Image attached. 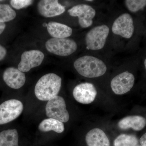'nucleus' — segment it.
<instances>
[{"label": "nucleus", "instance_id": "1", "mask_svg": "<svg viewBox=\"0 0 146 146\" xmlns=\"http://www.w3.org/2000/svg\"><path fill=\"white\" fill-rule=\"evenodd\" d=\"M62 84V79L54 73L43 76L36 82L34 92L37 99L48 101L58 96Z\"/></svg>", "mask_w": 146, "mask_h": 146}, {"label": "nucleus", "instance_id": "2", "mask_svg": "<svg viewBox=\"0 0 146 146\" xmlns=\"http://www.w3.org/2000/svg\"><path fill=\"white\" fill-rule=\"evenodd\" d=\"M74 66L80 75L88 78L101 76L107 71V66L102 60L91 56L79 58L75 61Z\"/></svg>", "mask_w": 146, "mask_h": 146}, {"label": "nucleus", "instance_id": "3", "mask_svg": "<svg viewBox=\"0 0 146 146\" xmlns=\"http://www.w3.org/2000/svg\"><path fill=\"white\" fill-rule=\"evenodd\" d=\"M48 51L60 56H68L75 52L78 46L74 40L70 38H52L45 44Z\"/></svg>", "mask_w": 146, "mask_h": 146}, {"label": "nucleus", "instance_id": "4", "mask_svg": "<svg viewBox=\"0 0 146 146\" xmlns=\"http://www.w3.org/2000/svg\"><path fill=\"white\" fill-rule=\"evenodd\" d=\"M109 28L106 25L95 27L89 31L85 36L87 48L98 50L104 47L109 35Z\"/></svg>", "mask_w": 146, "mask_h": 146}, {"label": "nucleus", "instance_id": "5", "mask_svg": "<svg viewBox=\"0 0 146 146\" xmlns=\"http://www.w3.org/2000/svg\"><path fill=\"white\" fill-rule=\"evenodd\" d=\"M46 114L48 118L66 123L70 119V115L66 108L65 100L57 96L48 101L45 107Z\"/></svg>", "mask_w": 146, "mask_h": 146}, {"label": "nucleus", "instance_id": "6", "mask_svg": "<svg viewBox=\"0 0 146 146\" xmlns=\"http://www.w3.org/2000/svg\"><path fill=\"white\" fill-rule=\"evenodd\" d=\"M22 102L16 99L7 100L0 104V125L6 124L18 118L23 111Z\"/></svg>", "mask_w": 146, "mask_h": 146}, {"label": "nucleus", "instance_id": "7", "mask_svg": "<svg viewBox=\"0 0 146 146\" xmlns=\"http://www.w3.org/2000/svg\"><path fill=\"white\" fill-rule=\"evenodd\" d=\"M70 16L77 17L80 25L83 28L89 27L93 23L96 15V11L91 6L80 4L74 6L68 10Z\"/></svg>", "mask_w": 146, "mask_h": 146}, {"label": "nucleus", "instance_id": "8", "mask_svg": "<svg viewBox=\"0 0 146 146\" xmlns=\"http://www.w3.org/2000/svg\"><path fill=\"white\" fill-rule=\"evenodd\" d=\"M134 31L133 18L127 13L120 15L115 20L112 26L113 33L126 39L132 36Z\"/></svg>", "mask_w": 146, "mask_h": 146}, {"label": "nucleus", "instance_id": "9", "mask_svg": "<svg viewBox=\"0 0 146 146\" xmlns=\"http://www.w3.org/2000/svg\"><path fill=\"white\" fill-rule=\"evenodd\" d=\"M135 77L133 74L125 71L112 79L110 86L115 94L123 95L130 91L133 87Z\"/></svg>", "mask_w": 146, "mask_h": 146}, {"label": "nucleus", "instance_id": "10", "mask_svg": "<svg viewBox=\"0 0 146 146\" xmlns=\"http://www.w3.org/2000/svg\"><path fill=\"white\" fill-rule=\"evenodd\" d=\"M44 54L39 50H31L24 52L21 56L18 69L23 72H27L32 68H36L42 64Z\"/></svg>", "mask_w": 146, "mask_h": 146}, {"label": "nucleus", "instance_id": "11", "mask_svg": "<svg viewBox=\"0 0 146 146\" xmlns=\"http://www.w3.org/2000/svg\"><path fill=\"white\" fill-rule=\"evenodd\" d=\"M97 95L95 86L93 84L88 82L80 84L74 88L73 91L75 99L82 104H89L93 102Z\"/></svg>", "mask_w": 146, "mask_h": 146}, {"label": "nucleus", "instance_id": "12", "mask_svg": "<svg viewBox=\"0 0 146 146\" xmlns=\"http://www.w3.org/2000/svg\"><path fill=\"white\" fill-rule=\"evenodd\" d=\"M37 10L41 16L45 18L55 17L65 12V7L57 0H42L38 2Z\"/></svg>", "mask_w": 146, "mask_h": 146}, {"label": "nucleus", "instance_id": "13", "mask_svg": "<svg viewBox=\"0 0 146 146\" xmlns=\"http://www.w3.org/2000/svg\"><path fill=\"white\" fill-rule=\"evenodd\" d=\"M3 78L7 86L14 89L23 87L26 79L25 73L14 67L6 69L3 74Z\"/></svg>", "mask_w": 146, "mask_h": 146}, {"label": "nucleus", "instance_id": "14", "mask_svg": "<svg viewBox=\"0 0 146 146\" xmlns=\"http://www.w3.org/2000/svg\"><path fill=\"white\" fill-rule=\"evenodd\" d=\"M86 143L88 146H110V143L104 131L99 128H94L86 134Z\"/></svg>", "mask_w": 146, "mask_h": 146}, {"label": "nucleus", "instance_id": "15", "mask_svg": "<svg viewBox=\"0 0 146 146\" xmlns=\"http://www.w3.org/2000/svg\"><path fill=\"white\" fill-rule=\"evenodd\" d=\"M146 125L145 118L138 115L125 117L120 120L118 123V126L121 129L125 130L131 128L136 131L143 129Z\"/></svg>", "mask_w": 146, "mask_h": 146}, {"label": "nucleus", "instance_id": "16", "mask_svg": "<svg viewBox=\"0 0 146 146\" xmlns=\"http://www.w3.org/2000/svg\"><path fill=\"white\" fill-rule=\"evenodd\" d=\"M47 31L53 38H65L71 36L72 30L64 24L51 22L47 24Z\"/></svg>", "mask_w": 146, "mask_h": 146}, {"label": "nucleus", "instance_id": "17", "mask_svg": "<svg viewBox=\"0 0 146 146\" xmlns=\"http://www.w3.org/2000/svg\"><path fill=\"white\" fill-rule=\"evenodd\" d=\"M38 129L41 132L54 131L56 133H63L65 130L63 123L58 120L48 118L43 120L38 125Z\"/></svg>", "mask_w": 146, "mask_h": 146}, {"label": "nucleus", "instance_id": "18", "mask_svg": "<svg viewBox=\"0 0 146 146\" xmlns=\"http://www.w3.org/2000/svg\"><path fill=\"white\" fill-rule=\"evenodd\" d=\"M0 146H19V134L17 129H8L1 131Z\"/></svg>", "mask_w": 146, "mask_h": 146}, {"label": "nucleus", "instance_id": "19", "mask_svg": "<svg viewBox=\"0 0 146 146\" xmlns=\"http://www.w3.org/2000/svg\"><path fill=\"white\" fill-rule=\"evenodd\" d=\"M138 144V138L131 134H121L114 141V146H137Z\"/></svg>", "mask_w": 146, "mask_h": 146}, {"label": "nucleus", "instance_id": "20", "mask_svg": "<svg viewBox=\"0 0 146 146\" xmlns=\"http://www.w3.org/2000/svg\"><path fill=\"white\" fill-rule=\"evenodd\" d=\"M16 13L10 5L0 4V23L8 22L16 18Z\"/></svg>", "mask_w": 146, "mask_h": 146}, {"label": "nucleus", "instance_id": "21", "mask_svg": "<svg viewBox=\"0 0 146 146\" xmlns=\"http://www.w3.org/2000/svg\"><path fill=\"white\" fill-rule=\"evenodd\" d=\"M125 3L127 9L132 13L142 10L146 6V0H126Z\"/></svg>", "mask_w": 146, "mask_h": 146}, {"label": "nucleus", "instance_id": "22", "mask_svg": "<svg viewBox=\"0 0 146 146\" xmlns=\"http://www.w3.org/2000/svg\"><path fill=\"white\" fill-rule=\"evenodd\" d=\"M33 1L31 0H11V5L16 9H21L25 8L32 4Z\"/></svg>", "mask_w": 146, "mask_h": 146}, {"label": "nucleus", "instance_id": "23", "mask_svg": "<svg viewBox=\"0 0 146 146\" xmlns=\"http://www.w3.org/2000/svg\"><path fill=\"white\" fill-rule=\"evenodd\" d=\"M7 50L5 47L0 45V61L3 60L7 55Z\"/></svg>", "mask_w": 146, "mask_h": 146}, {"label": "nucleus", "instance_id": "24", "mask_svg": "<svg viewBox=\"0 0 146 146\" xmlns=\"http://www.w3.org/2000/svg\"><path fill=\"white\" fill-rule=\"evenodd\" d=\"M140 143L142 146H146V132L140 139Z\"/></svg>", "mask_w": 146, "mask_h": 146}, {"label": "nucleus", "instance_id": "25", "mask_svg": "<svg viewBox=\"0 0 146 146\" xmlns=\"http://www.w3.org/2000/svg\"><path fill=\"white\" fill-rule=\"evenodd\" d=\"M6 26V24L4 23H0V35L5 29Z\"/></svg>", "mask_w": 146, "mask_h": 146}, {"label": "nucleus", "instance_id": "26", "mask_svg": "<svg viewBox=\"0 0 146 146\" xmlns=\"http://www.w3.org/2000/svg\"><path fill=\"white\" fill-rule=\"evenodd\" d=\"M144 65H145V68L146 70V59L145 60V61H144Z\"/></svg>", "mask_w": 146, "mask_h": 146}, {"label": "nucleus", "instance_id": "27", "mask_svg": "<svg viewBox=\"0 0 146 146\" xmlns=\"http://www.w3.org/2000/svg\"><path fill=\"white\" fill-rule=\"evenodd\" d=\"M90 1V2L93 1H91V0H90V1H89V0H88V1Z\"/></svg>", "mask_w": 146, "mask_h": 146}, {"label": "nucleus", "instance_id": "28", "mask_svg": "<svg viewBox=\"0 0 146 146\" xmlns=\"http://www.w3.org/2000/svg\"><path fill=\"white\" fill-rule=\"evenodd\" d=\"M137 146H141H141L138 145Z\"/></svg>", "mask_w": 146, "mask_h": 146}]
</instances>
